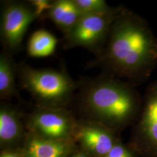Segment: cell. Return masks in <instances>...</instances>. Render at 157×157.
Returning <instances> with one entry per match:
<instances>
[{
    "label": "cell",
    "instance_id": "cell-1",
    "mask_svg": "<svg viewBox=\"0 0 157 157\" xmlns=\"http://www.w3.org/2000/svg\"><path fill=\"white\" fill-rule=\"evenodd\" d=\"M157 67V37L143 17L126 8L113 23L103 50L87 65L136 87Z\"/></svg>",
    "mask_w": 157,
    "mask_h": 157
},
{
    "label": "cell",
    "instance_id": "cell-2",
    "mask_svg": "<svg viewBox=\"0 0 157 157\" xmlns=\"http://www.w3.org/2000/svg\"><path fill=\"white\" fill-rule=\"evenodd\" d=\"M78 98L91 121L110 129L130 123L140 108L141 99L136 86L111 75L102 73L78 80Z\"/></svg>",
    "mask_w": 157,
    "mask_h": 157
},
{
    "label": "cell",
    "instance_id": "cell-3",
    "mask_svg": "<svg viewBox=\"0 0 157 157\" xmlns=\"http://www.w3.org/2000/svg\"><path fill=\"white\" fill-rule=\"evenodd\" d=\"M17 78L20 88L46 108H61L73 98L79 86L63 69H36L25 63L17 65Z\"/></svg>",
    "mask_w": 157,
    "mask_h": 157
},
{
    "label": "cell",
    "instance_id": "cell-4",
    "mask_svg": "<svg viewBox=\"0 0 157 157\" xmlns=\"http://www.w3.org/2000/svg\"><path fill=\"white\" fill-rule=\"evenodd\" d=\"M124 8L117 6L109 13L83 15L64 34L63 48L83 47L97 56L107 43L113 23Z\"/></svg>",
    "mask_w": 157,
    "mask_h": 157
},
{
    "label": "cell",
    "instance_id": "cell-5",
    "mask_svg": "<svg viewBox=\"0 0 157 157\" xmlns=\"http://www.w3.org/2000/svg\"><path fill=\"white\" fill-rule=\"evenodd\" d=\"M0 37L2 50L12 55L21 48L30 25L38 18L29 1L1 2Z\"/></svg>",
    "mask_w": 157,
    "mask_h": 157
},
{
    "label": "cell",
    "instance_id": "cell-6",
    "mask_svg": "<svg viewBox=\"0 0 157 157\" xmlns=\"http://www.w3.org/2000/svg\"><path fill=\"white\" fill-rule=\"evenodd\" d=\"M28 126L34 135L56 141H67L76 132L78 124L62 108L40 107L28 118Z\"/></svg>",
    "mask_w": 157,
    "mask_h": 157
},
{
    "label": "cell",
    "instance_id": "cell-7",
    "mask_svg": "<svg viewBox=\"0 0 157 157\" xmlns=\"http://www.w3.org/2000/svg\"><path fill=\"white\" fill-rule=\"evenodd\" d=\"M136 131L147 151L157 157V80L147 88L144 107Z\"/></svg>",
    "mask_w": 157,
    "mask_h": 157
},
{
    "label": "cell",
    "instance_id": "cell-8",
    "mask_svg": "<svg viewBox=\"0 0 157 157\" xmlns=\"http://www.w3.org/2000/svg\"><path fill=\"white\" fill-rule=\"evenodd\" d=\"M78 140L89 151L97 156L105 157L114 146L112 129L95 122H85L76 128Z\"/></svg>",
    "mask_w": 157,
    "mask_h": 157
},
{
    "label": "cell",
    "instance_id": "cell-9",
    "mask_svg": "<svg viewBox=\"0 0 157 157\" xmlns=\"http://www.w3.org/2000/svg\"><path fill=\"white\" fill-rule=\"evenodd\" d=\"M82 16L74 0H54L44 19L51 20L65 34Z\"/></svg>",
    "mask_w": 157,
    "mask_h": 157
},
{
    "label": "cell",
    "instance_id": "cell-10",
    "mask_svg": "<svg viewBox=\"0 0 157 157\" xmlns=\"http://www.w3.org/2000/svg\"><path fill=\"white\" fill-rule=\"evenodd\" d=\"M69 150L67 141L51 140L33 134L28 141L24 157H66Z\"/></svg>",
    "mask_w": 157,
    "mask_h": 157
},
{
    "label": "cell",
    "instance_id": "cell-11",
    "mask_svg": "<svg viewBox=\"0 0 157 157\" xmlns=\"http://www.w3.org/2000/svg\"><path fill=\"white\" fill-rule=\"evenodd\" d=\"M23 126L19 113L11 105L1 103L0 108V141L2 145L16 142L22 136Z\"/></svg>",
    "mask_w": 157,
    "mask_h": 157
},
{
    "label": "cell",
    "instance_id": "cell-12",
    "mask_svg": "<svg viewBox=\"0 0 157 157\" xmlns=\"http://www.w3.org/2000/svg\"><path fill=\"white\" fill-rule=\"evenodd\" d=\"M17 65L11 54L2 50L0 54V97L9 99L18 95L17 89Z\"/></svg>",
    "mask_w": 157,
    "mask_h": 157
},
{
    "label": "cell",
    "instance_id": "cell-13",
    "mask_svg": "<svg viewBox=\"0 0 157 157\" xmlns=\"http://www.w3.org/2000/svg\"><path fill=\"white\" fill-rule=\"evenodd\" d=\"M58 43L56 37L44 29L33 32L28 40L27 50L30 56L42 58L48 56L55 52Z\"/></svg>",
    "mask_w": 157,
    "mask_h": 157
},
{
    "label": "cell",
    "instance_id": "cell-14",
    "mask_svg": "<svg viewBox=\"0 0 157 157\" xmlns=\"http://www.w3.org/2000/svg\"><path fill=\"white\" fill-rule=\"evenodd\" d=\"M82 15L109 13L116 7L108 6L104 0H74Z\"/></svg>",
    "mask_w": 157,
    "mask_h": 157
},
{
    "label": "cell",
    "instance_id": "cell-15",
    "mask_svg": "<svg viewBox=\"0 0 157 157\" xmlns=\"http://www.w3.org/2000/svg\"><path fill=\"white\" fill-rule=\"evenodd\" d=\"M38 19H44L46 12L50 8L52 1L50 0H30Z\"/></svg>",
    "mask_w": 157,
    "mask_h": 157
},
{
    "label": "cell",
    "instance_id": "cell-16",
    "mask_svg": "<svg viewBox=\"0 0 157 157\" xmlns=\"http://www.w3.org/2000/svg\"><path fill=\"white\" fill-rule=\"evenodd\" d=\"M105 157H132L130 152L124 146L115 144Z\"/></svg>",
    "mask_w": 157,
    "mask_h": 157
},
{
    "label": "cell",
    "instance_id": "cell-17",
    "mask_svg": "<svg viewBox=\"0 0 157 157\" xmlns=\"http://www.w3.org/2000/svg\"><path fill=\"white\" fill-rule=\"evenodd\" d=\"M1 157H19V156L15 154H13V153H8L4 154L3 155H2Z\"/></svg>",
    "mask_w": 157,
    "mask_h": 157
},
{
    "label": "cell",
    "instance_id": "cell-18",
    "mask_svg": "<svg viewBox=\"0 0 157 157\" xmlns=\"http://www.w3.org/2000/svg\"><path fill=\"white\" fill-rule=\"evenodd\" d=\"M73 157H88L86 154H82V153H80V154H76V155H75V156H73Z\"/></svg>",
    "mask_w": 157,
    "mask_h": 157
}]
</instances>
